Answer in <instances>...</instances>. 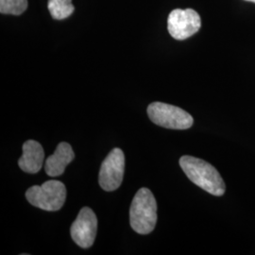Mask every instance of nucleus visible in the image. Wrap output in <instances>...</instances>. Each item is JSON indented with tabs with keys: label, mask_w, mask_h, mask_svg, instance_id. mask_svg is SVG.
<instances>
[{
	"label": "nucleus",
	"mask_w": 255,
	"mask_h": 255,
	"mask_svg": "<svg viewBox=\"0 0 255 255\" xmlns=\"http://www.w3.org/2000/svg\"><path fill=\"white\" fill-rule=\"evenodd\" d=\"M180 165L188 179L211 195L220 197L225 193V183L217 168L204 160L193 156H182Z\"/></svg>",
	"instance_id": "f257e3e1"
},
{
	"label": "nucleus",
	"mask_w": 255,
	"mask_h": 255,
	"mask_svg": "<svg viewBox=\"0 0 255 255\" xmlns=\"http://www.w3.org/2000/svg\"><path fill=\"white\" fill-rule=\"evenodd\" d=\"M157 222V203L152 192L147 188L137 191L129 209L130 227L139 235H148Z\"/></svg>",
	"instance_id": "f03ea898"
},
{
	"label": "nucleus",
	"mask_w": 255,
	"mask_h": 255,
	"mask_svg": "<svg viewBox=\"0 0 255 255\" xmlns=\"http://www.w3.org/2000/svg\"><path fill=\"white\" fill-rule=\"evenodd\" d=\"M27 201L37 208L55 212L64 206L66 188L59 181H47L42 185H34L26 192Z\"/></svg>",
	"instance_id": "7ed1b4c3"
},
{
	"label": "nucleus",
	"mask_w": 255,
	"mask_h": 255,
	"mask_svg": "<svg viewBox=\"0 0 255 255\" xmlns=\"http://www.w3.org/2000/svg\"><path fill=\"white\" fill-rule=\"evenodd\" d=\"M147 115L154 124L165 128L187 129L194 123V119L187 112L163 102L150 103Z\"/></svg>",
	"instance_id": "20e7f679"
},
{
	"label": "nucleus",
	"mask_w": 255,
	"mask_h": 255,
	"mask_svg": "<svg viewBox=\"0 0 255 255\" xmlns=\"http://www.w3.org/2000/svg\"><path fill=\"white\" fill-rule=\"evenodd\" d=\"M125 171V156L119 147L110 151L101 164L99 182L105 191H115L121 185Z\"/></svg>",
	"instance_id": "39448f33"
},
{
	"label": "nucleus",
	"mask_w": 255,
	"mask_h": 255,
	"mask_svg": "<svg viewBox=\"0 0 255 255\" xmlns=\"http://www.w3.org/2000/svg\"><path fill=\"white\" fill-rule=\"evenodd\" d=\"M201 27V16L194 9H173L167 18L168 32L176 40L182 41L191 37Z\"/></svg>",
	"instance_id": "423d86ee"
},
{
	"label": "nucleus",
	"mask_w": 255,
	"mask_h": 255,
	"mask_svg": "<svg viewBox=\"0 0 255 255\" xmlns=\"http://www.w3.org/2000/svg\"><path fill=\"white\" fill-rule=\"evenodd\" d=\"M98 230V219L94 211L83 207L74 221L70 234L74 242L82 249H88L94 244Z\"/></svg>",
	"instance_id": "0eeeda50"
},
{
	"label": "nucleus",
	"mask_w": 255,
	"mask_h": 255,
	"mask_svg": "<svg viewBox=\"0 0 255 255\" xmlns=\"http://www.w3.org/2000/svg\"><path fill=\"white\" fill-rule=\"evenodd\" d=\"M45 152L41 144L34 140H27L23 145V154L18 160L19 167L26 173L39 172L44 164Z\"/></svg>",
	"instance_id": "6e6552de"
},
{
	"label": "nucleus",
	"mask_w": 255,
	"mask_h": 255,
	"mask_svg": "<svg viewBox=\"0 0 255 255\" xmlns=\"http://www.w3.org/2000/svg\"><path fill=\"white\" fill-rule=\"evenodd\" d=\"M73 149L71 146L66 143H60L55 150L54 153L50 155L46 160L45 171L50 177H59L64 174L66 166L74 160Z\"/></svg>",
	"instance_id": "1a4fd4ad"
},
{
	"label": "nucleus",
	"mask_w": 255,
	"mask_h": 255,
	"mask_svg": "<svg viewBox=\"0 0 255 255\" xmlns=\"http://www.w3.org/2000/svg\"><path fill=\"white\" fill-rule=\"evenodd\" d=\"M72 0H48V10L56 20H63L69 17L74 12Z\"/></svg>",
	"instance_id": "9d476101"
},
{
	"label": "nucleus",
	"mask_w": 255,
	"mask_h": 255,
	"mask_svg": "<svg viewBox=\"0 0 255 255\" xmlns=\"http://www.w3.org/2000/svg\"><path fill=\"white\" fill-rule=\"evenodd\" d=\"M27 8V0H0V12L2 14L20 15Z\"/></svg>",
	"instance_id": "9b49d317"
},
{
	"label": "nucleus",
	"mask_w": 255,
	"mask_h": 255,
	"mask_svg": "<svg viewBox=\"0 0 255 255\" xmlns=\"http://www.w3.org/2000/svg\"><path fill=\"white\" fill-rule=\"evenodd\" d=\"M247 1H251V2H255V0H247Z\"/></svg>",
	"instance_id": "f8f14e48"
}]
</instances>
